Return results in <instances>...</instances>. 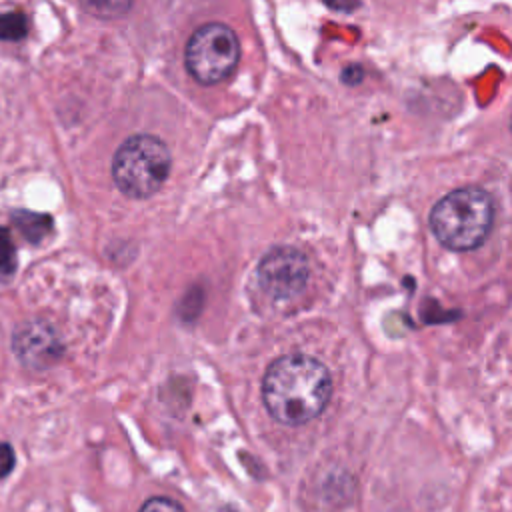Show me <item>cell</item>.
<instances>
[{
	"instance_id": "obj_4",
	"label": "cell",
	"mask_w": 512,
	"mask_h": 512,
	"mask_svg": "<svg viewBox=\"0 0 512 512\" xmlns=\"http://www.w3.org/2000/svg\"><path fill=\"white\" fill-rule=\"evenodd\" d=\"M240 56V44L234 30L222 22H210L192 32L186 44L184 62L188 74L204 86L226 80Z\"/></svg>"
},
{
	"instance_id": "obj_9",
	"label": "cell",
	"mask_w": 512,
	"mask_h": 512,
	"mask_svg": "<svg viewBox=\"0 0 512 512\" xmlns=\"http://www.w3.org/2000/svg\"><path fill=\"white\" fill-rule=\"evenodd\" d=\"M16 270V248L6 228L0 226V274H12Z\"/></svg>"
},
{
	"instance_id": "obj_7",
	"label": "cell",
	"mask_w": 512,
	"mask_h": 512,
	"mask_svg": "<svg viewBox=\"0 0 512 512\" xmlns=\"http://www.w3.org/2000/svg\"><path fill=\"white\" fill-rule=\"evenodd\" d=\"M14 224L20 228V232L30 240V242H38L42 240L50 228H52V220L44 214H34V212H14L12 214Z\"/></svg>"
},
{
	"instance_id": "obj_2",
	"label": "cell",
	"mask_w": 512,
	"mask_h": 512,
	"mask_svg": "<svg viewBox=\"0 0 512 512\" xmlns=\"http://www.w3.org/2000/svg\"><path fill=\"white\" fill-rule=\"evenodd\" d=\"M494 204L480 186H464L442 196L430 210V230L454 252L478 248L492 228Z\"/></svg>"
},
{
	"instance_id": "obj_8",
	"label": "cell",
	"mask_w": 512,
	"mask_h": 512,
	"mask_svg": "<svg viewBox=\"0 0 512 512\" xmlns=\"http://www.w3.org/2000/svg\"><path fill=\"white\" fill-rule=\"evenodd\" d=\"M26 16L24 14H0V40H20L26 36Z\"/></svg>"
},
{
	"instance_id": "obj_5",
	"label": "cell",
	"mask_w": 512,
	"mask_h": 512,
	"mask_svg": "<svg viewBox=\"0 0 512 512\" xmlns=\"http://www.w3.org/2000/svg\"><path fill=\"white\" fill-rule=\"evenodd\" d=\"M256 274L268 296L290 300L306 288L310 268L306 256L298 248L276 246L260 258Z\"/></svg>"
},
{
	"instance_id": "obj_6",
	"label": "cell",
	"mask_w": 512,
	"mask_h": 512,
	"mask_svg": "<svg viewBox=\"0 0 512 512\" xmlns=\"http://www.w3.org/2000/svg\"><path fill=\"white\" fill-rule=\"evenodd\" d=\"M14 354L28 368H48L60 360L64 346L56 334V330L44 320L24 322L12 338Z\"/></svg>"
},
{
	"instance_id": "obj_10",
	"label": "cell",
	"mask_w": 512,
	"mask_h": 512,
	"mask_svg": "<svg viewBox=\"0 0 512 512\" xmlns=\"http://www.w3.org/2000/svg\"><path fill=\"white\" fill-rule=\"evenodd\" d=\"M138 512H184V508L172 498L156 496V498L146 500Z\"/></svg>"
},
{
	"instance_id": "obj_11",
	"label": "cell",
	"mask_w": 512,
	"mask_h": 512,
	"mask_svg": "<svg viewBox=\"0 0 512 512\" xmlns=\"http://www.w3.org/2000/svg\"><path fill=\"white\" fill-rule=\"evenodd\" d=\"M12 468H14V450L10 444L0 442V478L10 474Z\"/></svg>"
},
{
	"instance_id": "obj_3",
	"label": "cell",
	"mask_w": 512,
	"mask_h": 512,
	"mask_svg": "<svg viewBox=\"0 0 512 512\" xmlns=\"http://www.w3.org/2000/svg\"><path fill=\"white\" fill-rule=\"evenodd\" d=\"M172 156L164 140L152 134L126 138L112 158V178L118 190L134 200L150 198L166 182Z\"/></svg>"
},
{
	"instance_id": "obj_1",
	"label": "cell",
	"mask_w": 512,
	"mask_h": 512,
	"mask_svg": "<svg viewBox=\"0 0 512 512\" xmlns=\"http://www.w3.org/2000/svg\"><path fill=\"white\" fill-rule=\"evenodd\" d=\"M332 396L328 368L306 354L276 358L262 378V402L268 414L286 426L314 420Z\"/></svg>"
}]
</instances>
